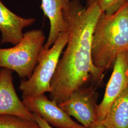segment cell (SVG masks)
I'll list each match as a JSON object with an SVG mask.
<instances>
[{"label": "cell", "mask_w": 128, "mask_h": 128, "mask_svg": "<svg viewBox=\"0 0 128 128\" xmlns=\"http://www.w3.org/2000/svg\"><path fill=\"white\" fill-rule=\"evenodd\" d=\"M128 87V53L124 52L118 56L115 61L104 98L97 106L98 122H101L104 120L113 103Z\"/></svg>", "instance_id": "cell-7"}, {"label": "cell", "mask_w": 128, "mask_h": 128, "mask_svg": "<svg viewBox=\"0 0 128 128\" xmlns=\"http://www.w3.org/2000/svg\"></svg>", "instance_id": "cell-16"}, {"label": "cell", "mask_w": 128, "mask_h": 128, "mask_svg": "<svg viewBox=\"0 0 128 128\" xmlns=\"http://www.w3.org/2000/svg\"><path fill=\"white\" fill-rule=\"evenodd\" d=\"M102 12L97 0H88L86 8L70 0L63 10L68 40L50 82V99L58 104L90 80L99 84L103 79L105 70L96 67L92 56L94 30Z\"/></svg>", "instance_id": "cell-1"}, {"label": "cell", "mask_w": 128, "mask_h": 128, "mask_svg": "<svg viewBox=\"0 0 128 128\" xmlns=\"http://www.w3.org/2000/svg\"><path fill=\"white\" fill-rule=\"evenodd\" d=\"M97 97L94 87H82L74 92L66 101L58 105L85 128H91L98 122Z\"/></svg>", "instance_id": "cell-5"}, {"label": "cell", "mask_w": 128, "mask_h": 128, "mask_svg": "<svg viewBox=\"0 0 128 128\" xmlns=\"http://www.w3.org/2000/svg\"><path fill=\"white\" fill-rule=\"evenodd\" d=\"M128 52V0L114 14L102 12L92 38V56L97 68L108 70L120 54Z\"/></svg>", "instance_id": "cell-2"}, {"label": "cell", "mask_w": 128, "mask_h": 128, "mask_svg": "<svg viewBox=\"0 0 128 128\" xmlns=\"http://www.w3.org/2000/svg\"><path fill=\"white\" fill-rule=\"evenodd\" d=\"M69 2L70 0H41V9L50 22V33L46 44L43 46L44 48H50L60 33L68 32L63 10Z\"/></svg>", "instance_id": "cell-10"}, {"label": "cell", "mask_w": 128, "mask_h": 128, "mask_svg": "<svg viewBox=\"0 0 128 128\" xmlns=\"http://www.w3.org/2000/svg\"><path fill=\"white\" fill-rule=\"evenodd\" d=\"M35 21L33 18H23L14 14L0 0V31L1 44L10 43L17 45L23 36L24 28L31 25Z\"/></svg>", "instance_id": "cell-9"}, {"label": "cell", "mask_w": 128, "mask_h": 128, "mask_svg": "<svg viewBox=\"0 0 128 128\" xmlns=\"http://www.w3.org/2000/svg\"><path fill=\"white\" fill-rule=\"evenodd\" d=\"M91 128H106L104 125L101 122H98L94 126H93Z\"/></svg>", "instance_id": "cell-15"}, {"label": "cell", "mask_w": 128, "mask_h": 128, "mask_svg": "<svg viewBox=\"0 0 128 128\" xmlns=\"http://www.w3.org/2000/svg\"><path fill=\"white\" fill-rule=\"evenodd\" d=\"M12 71L0 70V115H13L34 120L33 114L23 104L16 93L13 83Z\"/></svg>", "instance_id": "cell-8"}, {"label": "cell", "mask_w": 128, "mask_h": 128, "mask_svg": "<svg viewBox=\"0 0 128 128\" xmlns=\"http://www.w3.org/2000/svg\"><path fill=\"white\" fill-rule=\"evenodd\" d=\"M0 128H40L35 120L13 115H0Z\"/></svg>", "instance_id": "cell-12"}, {"label": "cell", "mask_w": 128, "mask_h": 128, "mask_svg": "<svg viewBox=\"0 0 128 128\" xmlns=\"http://www.w3.org/2000/svg\"><path fill=\"white\" fill-rule=\"evenodd\" d=\"M45 37L41 30H33L23 34L17 45L0 48V68L8 69L23 79L30 78L36 67Z\"/></svg>", "instance_id": "cell-4"}, {"label": "cell", "mask_w": 128, "mask_h": 128, "mask_svg": "<svg viewBox=\"0 0 128 128\" xmlns=\"http://www.w3.org/2000/svg\"><path fill=\"white\" fill-rule=\"evenodd\" d=\"M128 0H97L98 5L102 12L112 15L120 9Z\"/></svg>", "instance_id": "cell-13"}, {"label": "cell", "mask_w": 128, "mask_h": 128, "mask_svg": "<svg viewBox=\"0 0 128 128\" xmlns=\"http://www.w3.org/2000/svg\"><path fill=\"white\" fill-rule=\"evenodd\" d=\"M101 123L106 128H128V87L114 101Z\"/></svg>", "instance_id": "cell-11"}, {"label": "cell", "mask_w": 128, "mask_h": 128, "mask_svg": "<svg viewBox=\"0 0 128 128\" xmlns=\"http://www.w3.org/2000/svg\"><path fill=\"white\" fill-rule=\"evenodd\" d=\"M22 102L30 112L40 115L50 125L58 128H86L74 121L54 100L44 94L22 97Z\"/></svg>", "instance_id": "cell-6"}, {"label": "cell", "mask_w": 128, "mask_h": 128, "mask_svg": "<svg viewBox=\"0 0 128 128\" xmlns=\"http://www.w3.org/2000/svg\"><path fill=\"white\" fill-rule=\"evenodd\" d=\"M68 40V31L62 32L50 48L43 46L38 58V65L32 76L22 80L20 85L19 89L22 92V97L50 92L51 81Z\"/></svg>", "instance_id": "cell-3"}, {"label": "cell", "mask_w": 128, "mask_h": 128, "mask_svg": "<svg viewBox=\"0 0 128 128\" xmlns=\"http://www.w3.org/2000/svg\"><path fill=\"white\" fill-rule=\"evenodd\" d=\"M34 120L37 122L40 128H53L50 124L42 119L41 116L36 113H33Z\"/></svg>", "instance_id": "cell-14"}]
</instances>
